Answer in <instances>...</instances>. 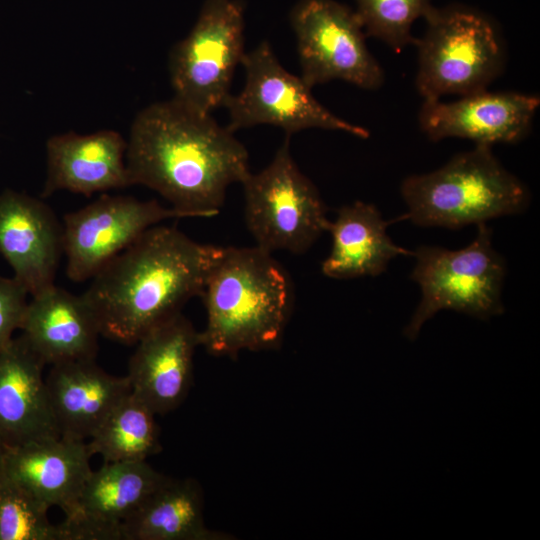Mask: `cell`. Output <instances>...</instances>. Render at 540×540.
I'll return each instance as SVG.
<instances>
[{"mask_svg":"<svg viewBox=\"0 0 540 540\" xmlns=\"http://www.w3.org/2000/svg\"><path fill=\"white\" fill-rule=\"evenodd\" d=\"M248 159L233 132L175 98L136 115L126 148L131 185L156 191L184 217L217 215L227 188L249 175Z\"/></svg>","mask_w":540,"mask_h":540,"instance_id":"6da1fadb","label":"cell"},{"mask_svg":"<svg viewBox=\"0 0 540 540\" xmlns=\"http://www.w3.org/2000/svg\"><path fill=\"white\" fill-rule=\"evenodd\" d=\"M223 247L194 241L172 226L155 225L117 254L82 294L101 336L136 344L150 329L201 295Z\"/></svg>","mask_w":540,"mask_h":540,"instance_id":"7a4b0ae2","label":"cell"},{"mask_svg":"<svg viewBox=\"0 0 540 540\" xmlns=\"http://www.w3.org/2000/svg\"><path fill=\"white\" fill-rule=\"evenodd\" d=\"M202 297L200 345L215 356L278 348L288 323L291 281L272 253L258 246L223 247Z\"/></svg>","mask_w":540,"mask_h":540,"instance_id":"3957f363","label":"cell"},{"mask_svg":"<svg viewBox=\"0 0 540 540\" xmlns=\"http://www.w3.org/2000/svg\"><path fill=\"white\" fill-rule=\"evenodd\" d=\"M400 193L408 209L402 219L448 229L520 214L530 202L526 185L483 145L455 155L435 171L408 176Z\"/></svg>","mask_w":540,"mask_h":540,"instance_id":"277c9868","label":"cell"},{"mask_svg":"<svg viewBox=\"0 0 540 540\" xmlns=\"http://www.w3.org/2000/svg\"><path fill=\"white\" fill-rule=\"evenodd\" d=\"M412 256L416 262L411 279L420 286L421 299L403 331L409 340H415L422 326L441 310L480 320L504 313L502 288L507 266L493 247L486 223L477 225L474 240L464 248L424 245Z\"/></svg>","mask_w":540,"mask_h":540,"instance_id":"5b68a950","label":"cell"},{"mask_svg":"<svg viewBox=\"0 0 540 540\" xmlns=\"http://www.w3.org/2000/svg\"><path fill=\"white\" fill-rule=\"evenodd\" d=\"M427 28L415 39L416 88L424 100L485 91L500 74L504 51L491 22L478 12L432 7Z\"/></svg>","mask_w":540,"mask_h":540,"instance_id":"8992f818","label":"cell"},{"mask_svg":"<svg viewBox=\"0 0 540 540\" xmlns=\"http://www.w3.org/2000/svg\"><path fill=\"white\" fill-rule=\"evenodd\" d=\"M289 138L264 169L250 172L241 183L244 216L259 248L302 254L327 231L330 220L318 189L292 158Z\"/></svg>","mask_w":540,"mask_h":540,"instance_id":"52a82bcc","label":"cell"},{"mask_svg":"<svg viewBox=\"0 0 540 540\" xmlns=\"http://www.w3.org/2000/svg\"><path fill=\"white\" fill-rule=\"evenodd\" d=\"M243 11L238 0H206L190 33L170 53L173 98L204 114L224 106L246 53Z\"/></svg>","mask_w":540,"mask_h":540,"instance_id":"ba28073f","label":"cell"},{"mask_svg":"<svg viewBox=\"0 0 540 540\" xmlns=\"http://www.w3.org/2000/svg\"><path fill=\"white\" fill-rule=\"evenodd\" d=\"M245 84L237 95H230L228 110L231 132L260 124L282 128L287 136L308 128L343 131L367 139L370 132L345 121L312 94L301 77L288 72L275 56L270 44L261 42L246 52L241 61Z\"/></svg>","mask_w":540,"mask_h":540,"instance_id":"9c48e42d","label":"cell"},{"mask_svg":"<svg viewBox=\"0 0 540 540\" xmlns=\"http://www.w3.org/2000/svg\"><path fill=\"white\" fill-rule=\"evenodd\" d=\"M301 78L311 88L342 80L366 90L384 83V73L365 42L355 11L333 0H300L291 12Z\"/></svg>","mask_w":540,"mask_h":540,"instance_id":"30bf717a","label":"cell"},{"mask_svg":"<svg viewBox=\"0 0 540 540\" xmlns=\"http://www.w3.org/2000/svg\"><path fill=\"white\" fill-rule=\"evenodd\" d=\"M183 217L156 200L142 201L123 195H103L65 214L63 248L68 278L74 282L91 279L149 228Z\"/></svg>","mask_w":540,"mask_h":540,"instance_id":"8fae6325","label":"cell"},{"mask_svg":"<svg viewBox=\"0 0 540 540\" xmlns=\"http://www.w3.org/2000/svg\"><path fill=\"white\" fill-rule=\"evenodd\" d=\"M168 478L146 461L104 462L64 512L59 540H122V523Z\"/></svg>","mask_w":540,"mask_h":540,"instance_id":"7c38bea8","label":"cell"},{"mask_svg":"<svg viewBox=\"0 0 540 540\" xmlns=\"http://www.w3.org/2000/svg\"><path fill=\"white\" fill-rule=\"evenodd\" d=\"M539 105L538 95L485 90L454 102L424 100L418 120L432 141L456 137L491 147L524 139Z\"/></svg>","mask_w":540,"mask_h":540,"instance_id":"4fadbf2b","label":"cell"},{"mask_svg":"<svg viewBox=\"0 0 540 540\" xmlns=\"http://www.w3.org/2000/svg\"><path fill=\"white\" fill-rule=\"evenodd\" d=\"M126 375L131 391L156 415L176 409L192 384L199 332L181 313L159 323L138 341Z\"/></svg>","mask_w":540,"mask_h":540,"instance_id":"5bb4252c","label":"cell"},{"mask_svg":"<svg viewBox=\"0 0 540 540\" xmlns=\"http://www.w3.org/2000/svg\"><path fill=\"white\" fill-rule=\"evenodd\" d=\"M0 254L14 278L35 296L54 285L63 226L41 199L12 189L0 193Z\"/></svg>","mask_w":540,"mask_h":540,"instance_id":"9a60e30c","label":"cell"},{"mask_svg":"<svg viewBox=\"0 0 540 540\" xmlns=\"http://www.w3.org/2000/svg\"><path fill=\"white\" fill-rule=\"evenodd\" d=\"M45 365L22 335L0 352V441L5 449L60 437Z\"/></svg>","mask_w":540,"mask_h":540,"instance_id":"2e32d148","label":"cell"},{"mask_svg":"<svg viewBox=\"0 0 540 540\" xmlns=\"http://www.w3.org/2000/svg\"><path fill=\"white\" fill-rule=\"evenodd\" d=\"M126 148L127 140L114 130L51 136L46 142L47 174L41 196L61 190L90 196L131 186Z\"/></svg>","mask_w":540,"mask_h":540,"instance_id":"e0dca14e","label":"cell"},{"mask_svg":"<svg viewBox=\"0 0 540 540\" xmlns=\"http://www.w3.org/2000/svg\"><path fill=\"white\" fill-rule=\"evenodd\" d=\"M86 441L63 437L6 448L0 474L48 507L66 512L91 473Z\"/></svg>","mask_w":540,"mask_h":540,"instance_id":"ac0fdd59","label":"cell"},{"mask_svg":"<svg viewBox=\"0 0 540 540\" xmlns=\"http://www.w3.org/2000/svg\"><path fill=\"white\" fill-rule=\"evenodd\" d=\"M20 329L31 349L50 365L95 359L101 335L84 296L55 284L32 296Z\"/></svg>","mask_w":540,"mask_h":540,"instance_id":"d6986e66","label":"cell"},{"mask_svg":"<svg viewBox=\"0 0 540 540\" xmlns=\"http://www.w3.org/2000/svg\"><path fill=\"white\" fill-rule=\"evenodd\" d=\"M45 378L60 437L89 439L111 410L130 393L127 376L107 373L93 360L51 365Z\"/></svg>","mask_w":540,"mask_h":540,"instance_id":"ffe728a7","label":"cell"},{"mask_svg":"<svg viewBox=\"0 0 540 540\" xmlns=\"http://www.w3.org/2000/svg\"><path fill=\"white\" fill-rule=\"evenodd\" d=\"M388 225L373 204L355 201L340 207L328 224L332 247L321 265L322 273L333 279L375 277L397 256H412V251L392 241Z\"/></svg>","mask_w":540,"mask_h":540,"instance_id":"44dd1931","label":"cell"},{"mask_svg":"<svg viewBox=\"0 0 540 540\" xmlns=\"http://www.w3.org/2000/svg\"><path fill=\"white\" fill-rule=\"evenodd\" d=\"M122 540H230L206 527L203 495L194 479L168 478L121 525Z\"/></svg>","mask_w":540,"mask_h":540,"instance_id":"7402d4cb","label":"cell"},{"mask_svg":"<svg viewBox=\"0 0 540 540\" xmlns=\"http://www.w3.org/2000/svg\"><path fill=\"white\" fill-rule=\"evenodd\" d=\"M156 414L132 391L107 415L87 442L104 462L146 461L162 450Z\"/></svg>","mask_w":540,"mask_h":540,"instance_id":"603a6c76","label":"cell"},{"mask_svg":"<svg viewBox=\"0 0 540 540\" xmlns=\"http://www.w3.org/2000/svg\"><path fill=\"white\" fill-rule=\"evenodd\" d=\"M49 508L0 474V540H59Z\"/></svg>","mask_w":540,"mask_h":540,"instance_id":"cb8c5ba5","label":"cell"},{"mask_svg":"<svg viewBox=\"0 0 540 540\" xmlns=\"http://www.w3.org/2000/svg\"><path fill=\"white\" fill-rule=\"evenodd\" d=\"M365 34L380 39L395 51L415 42L413 22L433 7L430 0H356Z\"/></svg>","mask_w":540,"mask_h":540,"instance_id":"d4e9b609","label":"cell"},{"mask_svg":"<svg viewBox=\"0 0 540 540\" xmlns=\"http://www.w3.org/2000/svg\"><path fill=\"white\" fill-rule=\"evenodd\" d=\"M27 294L14 277L0 276V352L13 339L15 330L21 327L28 304Z\"/></svg>","mask_w":540,"mask_h":540,"instance_id":"484cf974","label":"cell"},{"mask_svg":"<svg viewBox=\"0 0 540 540\" xmlns=\"http://www.w3.org/2000/svg\"><path fill=\"white\" fill-rule=\"evenodd\" d=\"M4 450H5V448H4V446L2 445V443L0 441V464H1V459H2V455H3Z\"/></svg>","mask_w":540,"mask_h":540,"instance_id":"4316f807","label":"cell"}]
</instances>
